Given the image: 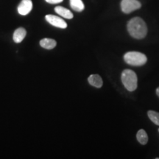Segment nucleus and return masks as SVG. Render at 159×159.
<instances>
[{
  "label": "nucleus",
  "mask_w": 159,
  "mask_h": 159,
  "mask_svg": "<svg viewBox=\"0 0 159 159\" xmlns=\"http://www.w3.org/2000/svg\"><path fill=\"white\" fill-rule=\"evenodd\" d=\"M128 31L131 36L136 39H143L148 34V26L140 17L131 19L127 25Z\"/></svg>",
  "instance_id": "f257e3e1"
},
{
  "label": "nucleus",
  "mask_w": 159,
  "mask_h": 159,
  "mask_svg": "<svg viewBox=\"0 0 159 159\" xmlns=\"http://www.w3.org/2000/svg\"><path fill=\"white\" fill-rule=\"evenodd\" d=\"M122 84L124 85L125 89L129 91H134L137 89L138 78L136 73L130 69H125L122 73Z\"/></svg>",
  "instance_id": "f03ea898"
},
{
  "label": "nucleus",
  "mask_w": 159,
  "mask_h": 159,
  "mask_svg": "<svg viewBox=\"0 0 159 159\" xmlns=\"http://www.w3.org/2000/svg\"><path fill=\"white\" fill-rule=\"evenodd\" d=\"M124 60L129 65L134 66H141L148 61L146 55L139 52H128L124 55Z\"/></svg>",
  "instance_id": "7ed1b4c3"
},
{
  "label": "nucleus",
  "mask_w": 159,
  "mask_h": 159,
  "mask_svg": "<svg viewBox=\"0 0 159 159\" xmlns=\"http://www.w3.org/2000/svg\"><path fill=\"white\" fill-rule=\"evenodd\" d=\"M121 10L124 13L128 14L142 7V4L138 0H122L121 2Z\"/></svg>",
  "instance_id": "20e7f679"
},
{
  "label": "nucleus",
  "mask_w": 159,
  "mask_h": 159,
  "mask_svg": "<svg viewBox=\"0 0 159 159\" xmlns=\"http://www.w3.org/2000/svg\"><path fill=\"white\" fill-rule=\"evenodd\" d=\"M45 19L50 25L55 27H58V28L61 29H66L67 27V24L64 20L58 16H56L50 14L47 15L45 16Z\"/></svg>",
  "instance_id": "39448f33"
},
{
  "label": "nucleus",
  "mask_w": 159,
  "mask_h": 159,
  "mask_svg": "<svg viewBox=\"0 0 159 159\" xmlns=\"http://www.w3.org/2000/svg\"><path fill=\"white\" fill-rule=\"evenodd\" d=\"M33 9V2L31 0H21L18 6V12L20 15H27Z\"/></svg>",
  "instance_id": "423d86ee"
},
{
  "label": "nucleus",
  "mask_w": 159,
  "mask_h": 159,
  "mask_svg": "<svg viewBox=\"0 0 159 159\" xmlns=\"http://www.w3.org/2000/svg\"><path fill=\"white\" fill-rule=\"evenodd\" d=\"M27 34L25 29L23 27H19V28L16 29L13 33V41L15 43H21L25 39Z\"/></svg>",
  "instance_id": "0eeeda50"
},
{
  "label": "nucleus",
  "mask_w": 159,
  "mask_h": 159,
  "mask_svg": "<svg viewBox=\"0 0 159 159\" xmlns=\"http://www.w3.org/2000/svg\"><path fill=\"white\" fill-rule=\"evenodd\" d=\"M55 11L56 12V13L62 16L65 19H71L73 18V13L68 10L67 8H65V7H61V6H57L55 8Z\"/></svg>",
  "instance_id": "6e6552de"
},
{
  "label": "nucleus",
  "mask_w": 159,
  "mask_h": 159,
  "mask_svg": "<svg viewBox=\"0 0 159 159\" xmlns=\"http://www.w3.org/2000/svg\"><path fill=\"white\" fill-rule=\"evenodd\" d=\"M88 81L92 86L96 88H101L102 86V79L98 75H91L88 78Z\"/></svg>",
  "instance_id": "1a4fd4ad"
},
{
  "label": "nucleus",
  "mask_w": 159,
  "mask_h": 159,
  "mask_svg": "<svg viewBox=\"0 0 159 159\" xmlns=\"http://www.w3.org/2000/svg\"><path fill=\"white\" fill-rule=\"evenodd\" d=\"M57 42L54 39H43L40 41V45L46 49H52L56 47Z\"/></svg>",
  "instance_id": "9d476101"
},
{
  "label": "nucleus",
  "mask_w": 159,
  "mask_h": 159,
  "mask_svg": "<svg viewBox=\"0 0 159 159\" xmlns=\"http://www.w3.org/2000/svg\"><path fill=\"white\" fill-rule=\"evenodd\" d=\"M71 9L76 12H82L85 8L82 0H69Z\"/></svg>",
  "instance_id": "9b49d317"
},
{
  "label": "nucleus",
  "mask_w": 159,
  "mask_h": 159,
  "mask_svg": "<svg viewBox=\"0 0 159 159\" xmlns=\"http://www.w3.org/2000/svg\"><path fill=\"white\" fill-rule=\"evenodd\" d=\"M136 138L141 144L145 145L148 142V136L144 130H139L137 133Z\"/></svg>",
  "instance_id": "f8f14e48"
},
{
  "label": "nucleus",
  "mask_w": 159,
  "mask_h": 159,
  "mask_svg": "<svg viewBox=\"0 0 159 159\" xmlns=\"http://www.w3.org/2000/svg\"><path fill=\"white\" fill-rule=\"evenodd\" d=\"M148 115L152 122L157 125H159V113L154 111H149Z\"/></svg>",
  "instance_id": "ddd939ff"
},
{
  "label": "nucleus",
  "mask_w": 159,
  "mask_h": 159,
  "mask_svg": "<svg viewBox=\"0 0 159 159\" xmlns=\"http://www.w3.org/2000/svg\"><path fill=\"white\" fill-rule=\"evenodd\" d=\"M45 1L49 4H58L62 2L63 0H45Z\"/></svg>",
  "instance_id": "4468645a"
},
{
  "label": "nucleus",
  "mask_w": 159,
  "mask_h": 159,
  "mask_svg": "<svg viewBox=\"0 0 159 159\" xmlns=\"http://www.w3.org/2000/svg\"><path fill=\"white\" fill-rule=\"evenodd\" d=\"M156 94H157V95H158V97H159V87L156 89Z\"/></svg>",
  "instance_id": "2eb2a0df"
},
{
  "label": "nucleus",
  "mask_w": 159,
  "mask_h": 159,
  "mask_svg": "<svg viewBox=\"0 0 159 159\" xmlns=\"http://www.w3.org/2000/svg\"><path fill=\"white\" fill-rule=\"evenodd\" d=\"M158 131H159V129H158Z\"/></svg>",
  "instance_id": "dca6fc26"
}]
</instances>
